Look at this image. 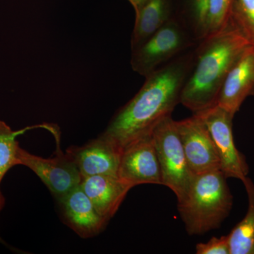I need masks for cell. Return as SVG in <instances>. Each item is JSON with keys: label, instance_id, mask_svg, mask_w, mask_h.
I'll return each mask as SVG.
<instances>
[{"label": "cell", "instance_id": "1", "mask_svg": "<svg viewBox=\"0 0 254 254\" xmlns=\"http://www.w3.org/2000/svg\"><path fill=\"white\" fill-rule=\"evenodd\" d=\"M196 46L145 77L139 91L115 114L100 136L123 150L151 134L180 103L182 89L194 65Z\"/></svg>", "mask_w": 254, "mask_h": 254}, {"label": "cell", "instance_id": "2", "mask_svg": "<svg viewBox=\"0 0 254 254\" xmlns=\"http://www.w3.org/2000/svg\"><path fill=\"white\" fill-rule=\"evenodd\" d=\"M252 46L232 18L225 27L200 40L180 103L193 113L216 104L222 83L233 65Z\"/></svg>", "mask_w": 254, "mask_h": 254}, {"label": "cell", "instance_id": "3", "mask_svg": "<svg viewBox=\"0 0 254 254\" xmlns=\"http://www.w3.org/2000/svg\"><path fill=\"white\" fill-rule=\"evenodd\" d=\"M233 195L222 171L195 175L178 211L189 235H203L217 230L230 215Z\"/></svg>", "mask_w": 254, "mask_h": 254}, {"label": "cell", "instance_id": "4", "mask_svg": "<svg viewBox=\"0 0 254 254\" xmlns=\"http://www.w3.org/2000/svg\"><path fill=\"white\" fill-rule=\"evenodd\" d=\"M198 41L176 17L131 50L133 71L146 77L179 55L196 46Z\"/></svg>", "mask_w": 254, "mask_h": 254}, {"label": "cell", "instance_id": "5", "mask_svg": "<svg viewBox=\"0 0 254 254\" xmlns=\"http://www.w3.org/2000/svg\"><path fill=\"white\" fill-rule=\"evenodd\" d=\"M151 134L160 164L162 185L173 190L180 201L194 175L189 167L176 121L171 115L166 117L155 127Z\"/></svg>", "mask_w": 254, "mask_h": 254}, {"label": "cell", "instance_id": "6", "mask_svg": "<svg viewBox=\"0 0 254 254\" xmlns=\"http://www.w3.org/2000/svg\"><path fill=\"white\" fill-rule=\"evenodd\" d=\"M195 114L199 115L208 128L218 153L222 173L227 179L243 181L248 177L250 166L245 155L235 145L233 135L235 115L217 104Z\"/></svg>", "mask_w": 254, "mask_h": 254}, {"label": "cell", "instance_id": "7", "mask_svg": "<svg viewBox=\"0 0 254 254\" xmlns=\"http://www.w3.org/2000/svg\"><path fill=\"white\" fill-rule=\"evenodd\" d=\"M18 164L31 169L48 187L57 200L80 186L82 176L71 157L58 152L53 158H44L31 154L18 147Z\"/></svg>", "mask_w": 254, "mask_h": 254}, {"label": "cell", "instance_id": "8", "mask_svg": "<svg viewBox=\"0 0 254 254\" xmlns=\"http://www.w3.org/2000/svg\"><path fill=\"white\" fill-rule=\"evenodd\" d=\"M189 167L193 175L220 170V163L213 139L204 122L193 113L176 121ZM221 171V170H220Z\"/></svg>", "mask_w": 254, "mask_h": 254}, {"label": "cell", "instance_id": "9", "mask_svg": "<svg viewBox=\"0 0 254 254\" xmlns=\"http://www.w3.org/2000/svg\"><path fill=\"white\" fill-rule=\"evenodd\" d=\"M118 177L132 188L145 184L162 185L161 171L152 134L124 148Z\"/></svg>", "mask_w": 254, "mask_h": 254}, {"label": "cell", "instance_id": "10", "mask_svg": "<svg viewBox=\"0 0 254 254\" xmlns=\"http://www.w3.org/2000/svg\"><path fill=\"white\" fill-rule=\"evenodd\" d=\"M123 150L102 136L91 140L81 146L66 150L76 163L82 178L94 175L118 176Z\"/></svg>", "mask_w": 254, "mask_h": 254}, {"label": "cell", "instance_id": "11", "mask_svg": "<svg viewBox=\"0 0 254 254\" xmlns=\"http://www.w3.org/2000/svg\"><path fill=\"white\" fill-rule=\"evenodd\" d=\"M58 202L64 222L82 238L96 236L108 225L80 186Z\"/></svg>", "mask_w": 254, "mask_h": 254}, {"label": "cell", "instance_id": "12", "mask_svg": "<svg viewBox=\"0 0 254 254\" xmlns=\"http://www.w3.org/2000/svg\"><path fill=\"white\" fill-rule=\"evenodd\" d=\"M254 95V47L250 46L227 73L216 104L232 115L247 98Z\"/></svg>", "mask_w": 254, "mask_h": 254}, {"label": "cell", "instance_id": "13", "mask_svg": "<svg viewBox=\"0 0 254 254\" xmlns=\"http://www.w3.org/2000/svg\"><path fill=\"white\" fill-rule=\"evenodd\" d=\"M80 187L91 200L97 212L108 221L118 212L132 189L118 176L103 175L83 177Z\"/></svg>", "mask_w": 254, "mask_h": 254}, {"label": "cell", "instance_id": "14", "mask_svg": "<svg viewBox=\"0 0 254 254\" xmlns=\"http://www.w3.org/2000/svg\"><path fill=\"white\" fill-rule=\"evenodd\" d=\"M131 49H136L153 33L176 17L175 0H148L136 13Z\"/></svg>", "mask_w": 254, "mask_h": 254}, {"label": "cell", "instance_id": "15", "mask_svg": "<svg viewBox=\"0 0 254 254\" xmlns=\"http://www.w3.org/2000/svg\"><path fill=\"white\" fill-rule=\"evenodd\" d=\"M242 182L247 191L248 208L244 218L227 235L230 253L254 254V184L248 177Z\"/></svg>", "mask_w": 254, "mask_h": 254}, {"label": "cell", "instance_id": "16", "mask_svg": "<svg viewBox=\"0 0 254 254\" xmlns=\"http://www.w3.org/2000/svg\"><path fill=\"white\" fill-rule=\"evenodd\" d=\"M208 0H175L176 18L200 41L205 37Z\"/></svg>", "mask_w": 254, "mask_h": 254}, {"label": "cell", "instance_id": "17", "mask_svg": "<svg viewBox=\"0 0 254 254\" xmlns=\"http://www.w3.org/2000/svg\"><path fill=\"white\" fill-rule=\"evenodd\" d=\"M30 128L13 131L9 125L0 120V185L6 173L18 165L17 150L19 144L16 137ZM5 198L0 190V211L4 208Z\"/></svg>", "mask_w": 254, "mask_h": 254}, {"label": "cell", "instance_id": "18", "mask_svg": "<svg viewBox=\"0 0 254 254\" xmlns=\"http://www.w3.org/2000/svg\"><path fill=\"white\" fill-rule=\"evenodd\" d=\"M235 0H208L205 20V37L225 27L232 16Z\"/></svg>", "mask_w": 254, "mask_h": 254}, {"label": "cell", "instance_id": "19", "mask_svg": "<svg viewBox=\"0 0 254 254\" xmlns=\"http://www.w3.org/2000/svg\"><path fill=\"white\" fill-rule=\"evenodd\" d=\"M231 18L254 47V0H235Z\"/></svg>", "mask_w": 254, "mask_h": 254}, {"label": "cell", "instance_id": "20", "mask_svg": "<svg viewBox=\"0 0 254 254\" xmlns=\"http://www.w3.org/2000/svg\"><path fill=\"white\" fill-rule=\"evenodd\" d=\"M197 254H230L227 235L220 237H213L205 243L195 246Z\"/></svg>", "mask_w": 254, "mask_h": 254}, {"label": "cell", "instance_id": "21", "mask_svg": "<svg viewBox=\"0 0 254 254\" xmlns=\"http://www.w3.org/2000/svg\"><path fill=\"white\" fill-rule=\"evenodd\" d=\"M127 1H128L132 5L134 9L135 14H136L148 0H127Z\"/></svg>", "mask_w": 254, "mask_h": 254}]
</instances>
